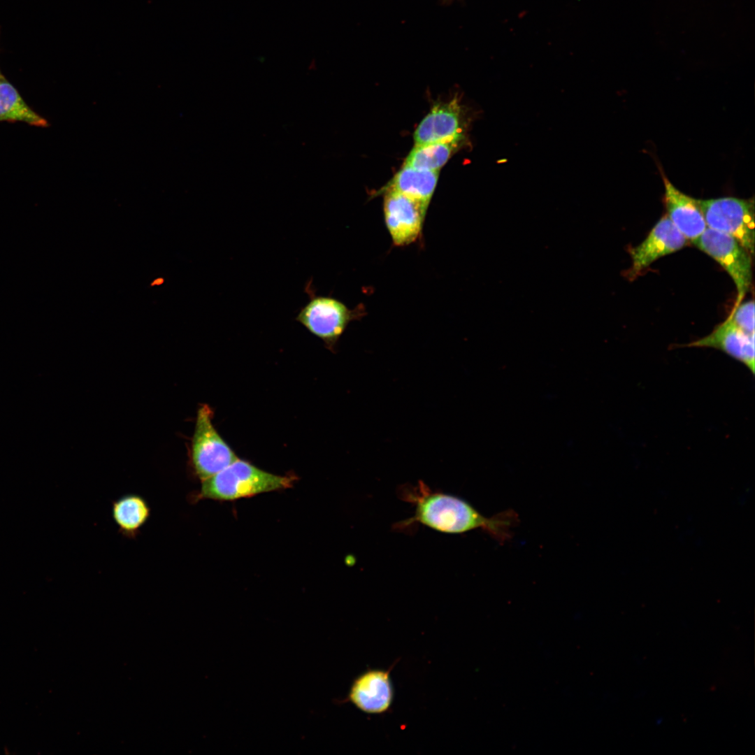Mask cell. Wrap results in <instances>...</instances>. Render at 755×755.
Returning a JSON list of instances; mask_svg holds the SVG:
<instances>
[{
    "label": "cell",
    "instance_id": "cell-1",
    "mask_svg": "<svg viewBox=\"0 0 755 755\" xmlns=\"http://www.w3.org/2000/svg\"><path fill=\"white\" fill-rule=\"evenodd\" d=\"M398 496L413 505L415 512L412 517L394 525L398 531H408L418 524L447 533L481 529L503 544L512 538V528L519 520L517 513L512 509L486 517L466 501L433 491L421 480L416 486L402 487Z\"/></svg>",
    "mask_w": 755,
    "mask_h": 755
},
{
    "label": "cell",
    "instance_id": "cell-2",
    "mask_svg": "<svg viewBox=\"0 0 755 755\" xmlns=\"http://www.w3.org/2000/svg\"><path fill=\"white\" fill-rule=\"evenodd\" d=\"M295 480L292 475H275L238 459L203 480L196 498L233 501L285 489L291 487Z\"/></svg>",
    "mask_w": 755,
    "mask_h": 755
},
{
    "label": "cell",
    "instance_id": "cell-3",
    "mask_svg": "<svg viewBox=\"0 0 755 755\" xmlns=\"http://www.w3.org/2000/svg\"><path fill=\"white\" fill-rule=\"evenodd\" d=\"M304 290L309 301L301 308L296 320L333 350L348 324L357 318L358 312L350 310L335 298L317 295L311 279Z\"/></svg>",
    "mask_w": 755,
    "mask_h": 755
},
{
    "label": "cell",
    "instance_id": "cell-4",
    "mask_svg": "<svg viewBox=\"0 0 755 755\" xmlns=\"http://www.w3.org/2000/svg\"><path fill=\"white\" fill-rule=\"evenodd\" d=\"M707 226L733 237L753 256L754 200L721 197L698 200Z\"/></svg>",
    "mask_w": 755,
    "mask_h": 755
},
{
    "label": "cell",
    "instance_id": "cell-5",
    "mask_svg": "<svg viewBox=\"0 0 755 755\" xmlns=\"http://www.w3.org/2000/svg\"><path fill=\"white\" fill-rule=\"evenodd\" d=\"M207 404L198 409L191 445L193 470L201 481L221 471L238 458L214 427Z\"/></svg>",
    "mask_w": 755,
    "mask_h": 755
},
{
    "label": "cell",
    "instance_id": "cell-6",
    "mask_svg": "<svg viewBox=\"0 0 755 755\" xmlns=\"http://www.w3.org/2000/svg\"><path fill=\"white\" fill-rule=\"evenodd\" d=\"M692 243L717 261L734 281L737 297L731 312H733L751 286L750 254L733 237L709 227Z\"/></svg>",
    "mask_w": 755,
    "mask_h": 755
},
{
    "label": "cell",
    "instance_id": "cell-7",
    "mask_svg": "<svg viewBox=\"0 0 755 755\" xmlns=\"http://www.w3.org/2000/svg\"><path fill=\"white\" fill-rule=\"evenodd\" d=\"M428 206L402 193L384 190V220L395 245L405 246L419 238Z\"/></svg>",
    "mask_w": 755,
    "mask_h": 755
},
{
    "label": "cell",
    "instance_id": "cell-8",
    "mask_svg": "<svg viewBox=\"0 0 755 755\" xmlns=\"http://www.w3.org/2000/svg\"><path fill=\"white\" fill-rule=\"evenodd\" d=\"M686 240L668 216H663L647 237L629 251L632 264L626 271V277L634 280L657 259L682 248Z\"/></svg>",
    "mask_w": 755,
    "mask_h": 755
},
{
    "label": "cell",
    "instance_id": "cell-9",
    "mask_svg": "<svg viewBox=\"0 0 755 755\" xmlns=\"http://www.w3.org/2000/svg\"><path fill=\"white\" fill-rule=\"evenodd\" d=\"M465 114L456 99L436 105L414 132L415 145L465 141Z\"/></svg>",
    "mask_w": 755,
    "mask_h": 755
},
{
    "label": "cell",
    "instance_id": "cell-10",
    "mask_svg": "<svg viewBox=\"0 0 755 755\" xmlns=\"http://www.w3.org/2000/svg\"><path fill=\"white\" fill-rule=\"evenodd\" d=\"M661 175L665 187L664 202L667 215L686 240H694L707 227L698 199L677 189L662 170Z\"/></svg>",
    "mask_w": 755,
    "mask_h": 755
},
{
    "label": "cell",
    "instance_id": "cell-11",
    "mask_svg": "<svg viewBox=\"0 0 755 755\" xmlns=\"http://www.w3.org/2000/svg\"><path fill=\"white\" fill-rule=\"evenodd\" d=\"M686 345L721 350L745 364L754 374V335L744 333L729 319L726 318L710 334Z\"/></svg>",
    "mask_w": 755,
    "mask_h": 755
},
{
    "label": "cell",
    "instance_id": "cell-12",
    "mask_svg": "<svg viewBox=\"0 0 755 755\" xmlns=\"http://www.w3.org/2000/svg\"><path fill=\"white\" fill-rule=\"evenodd\" d=\"M392 695L389 670H369L354 682L349 699L359 710L378 714L389 709Z\"/></svg>",
    "mask_w": 755,
    "mask_h": 755
},
{
    "label": "cell",
    "instance_id": "cell-13",
    "mask_svg": "<svg viewBox=\"0 0 755 755\" xmlns=\"http://www.w3.org/2000/svg\"><path fill=\"white\" fill-rule=\"evenodd\" d=\"M112 516L125 537L134 538L150 516V507L148 501L136 494H126L113 503Z\"/></svg>",
    "mask_w": 755,
    "mask_h": 755
},
{
    "label": "cell",
    "instance_id": "cell-14",
    "mask_svg": "<svg viewBox=\"0 0 755 755\" xmlns=\"http://www.w3.org/2000/svg\"><path fill=\"white\" fill-rule=\"evenodd\" d=\"M439 171H424L403 165L386 189L394 190L429 203L435 190Z\"/></svg>",
    "mask_w": 755,
    "mask_h": 755
},
{
    "label": "cell",
    "instance_id": "cell-15",
    "mask_svg": "<svg viewBox=\"0 0 755 755\" xmlns=\"http://www.w3.org/2000/svg\"><path fill=\"white\" fill-rule=\"evenodd\" d=\"M0 122H20L38 127L49 126L48 122L25 102L2 73L0 74Z\"/></svg>",
    "mask_w": 755,
    "mask_h": 755
},
{
    "label": "cell",
    "instance_id": "cell-16",
    "mask_svg": "<svg viewBox=\"0 0 755 755\" xmlns=\"http://www.w3.org/2000/svg\"><path fill=\"white\" fill-rule=\"evenodd\" d=\"M462 142L440 141L415 145L404 165L424 171H439Z\"/></svg>",
    "mask_w": 755,
    "mask_h": 755
},
{
    "label": "cell",
    "instance_id": "cell-17",
    "mask_svg": "<svg viewBox=\"0 0 755 755\" xmlns=\"http://www.w3.org/2000/svg\"><path fill=\"white\" fill-rule=\"evenodd\" d=\"M744 333L754 335V303L753 301L740 303L727 317Z\"/></svg>",
    "mask_w": 755,
    "mask_h": 755
},
{
    "label": "cell",
    "instance_id": "cell-18",
    "mask_svg": "<svg viewBox=\"0 0 755 755\" xmlns=\"http://www.w3.org/2000/svg\"><path fill=\"white\" fill-rule=\"evenodd\" d=\"M1 71H0V74H1Z\"/></svg>",
    "mask_w": 755,
    "mask_h": 755
}]
</instances>
